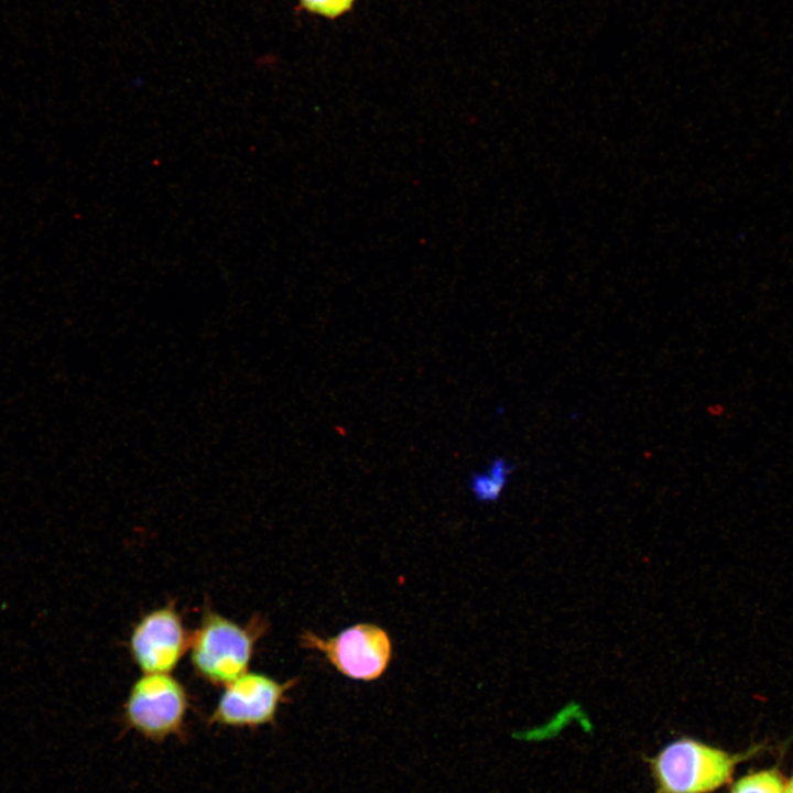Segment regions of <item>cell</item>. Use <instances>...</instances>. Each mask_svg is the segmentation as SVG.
I'll list each match as a JSON object with an SVG mask.
<instances>
[{
    "label": "cell",
    "instance_id": "1",
    "mask_svg": "<svg viewBox=\"0 0 793 793\" xmlns=\"http://www.w3.org/2000/svg\"><path fill=\"white\" fill-rule=\"evenodd\" d=\"M265 627L260 617L240 624L207 609L191 634L188 651L195 673L213 685L225 686L238 678L248 672L254 645Z\"/></svg>",
    "mask_w": 793,
    "mask_h": 793
},
{
    "label": "cell",
    "instance_id": "2",
    "mask_svg": "<svg viewBox=\"0 0 793 793\" xmlns=\"http://www.w3.org/2000/svg\"><path fill=\"white\" fill-rule=\"evenodd\" d=\"M189 698L171 673L142 674L131 686L123 705L128 728L152 741L184 735Z\"/></svg>",
    "mask_w": 793,
    "mask_h": 793
},
{
    "label": "cell",
    "instance_id": "3",
    "mask_svg": "<svg viewBox=\"0 0 793 793\" xmlns=\"http://www.w3.org/2000/svg\"><path fill=\"white\" fill-rule=\"evenodd\" d=\"M738 757L693 739L666 746L653 760L660 793H708L727 783Z\"/></svg>",
    "mask_w": 793,
    "mask_h": 793
},
{
    "label": "cell",
    "instance_id": "4",
    "mask_svg": "<svg viewBox=\"0 0 793 793\" xmlns=\"http://www.w3.org/2000/svg\"><path fill=\"white\" fill-rule=\"evenodd\" d=\"M301 642L307 649L322 652L343 675L360 681L381 676L392 652L388 633L371 623L351 626L329 639L306 631L301 636Z\"/></svg>",
    "mask_w": 793,
    "mask_h": 793
},
{
    "label": "cell",
    "instance_id": "5",
    "mask_svg": "<svg viewBox=\"0 0 793 793\" xmlns=\"http://www.w3.org/2000/svg\"><path fill=\"white\" fill-rule=\"evenodd\" d=\"M296 683L297 678L281 683L267 674L246 672L224 686L208 723L233 728L272 724L287 691Z\"/></svg>",
    "mask_w": 793,
    "mask_h": 793
},
{
    "label": "cell",
    "instance_id": "6",
    "mask_svg": "<svg viewBox=\"0 0 793 793\" xmlns=\"http://www.w3.org/2000/svg\"><path fill=\"white\" fill-rule=\"evenodd\" d=\"M191 634L174 602L144 615L133 627L129 651L143 674L171 673L188 651Z\"/></svg>",
    "mask_w": 793,
    "mask_h": 793
},
{
    "label": "cell",
    "instance_id": "7",
    "mask_svg": "<svg viewBox=\"0 0 793 793\" xmlns=\"http://www.w3.org/2000/svg\"><path fill=\"white\" fill-rule=\"evenodd\" d=\"M514 466L503 457H496L484 471L474 474L469 488L479 502H493L502 493Z\"/></svg>",
    "mask_w": 793,
    "mask_h": 793
},
{
    "label": "cell",
    "instance_id": "8",
    "mask_svg": "<svg viewBox=\"0 0 793 793\" xmlns=\"http://www.w3.org/2000/svg\"><path fill=\"white\" fill-rule=\"evenodd\" d=\"M783 780L775 770H763L738 780L731 793H784Z\"/></svg>",
    "mask_w": 793,
    "mask_h": 793
},
{
    "label": "cell",
    "instance_id": "9",
    "mask_svg": "<svg viewBox=\"0 0 793 793\" xmlns=\"http://www.w3.org/2000/svg\"><path fill=\"white\" fill-rule=\"evenodd\" d=\"M301 2L309 11L334 18L348 10L354 0H301Z\"/></svg>",
    "mask_w": 793,
    "mask_h": 793
},
{
    "label": "cell",
    "instance_id": "10",
    "mask_svg": "<svg viewBox=\"0 0 793 793\" xmlns=\"http://www.w3.org/2000/svg\"><path fill=\"white\" fill-rule=\"evenodd\" d=\"M784 793H793V778L785 784Z\"/></svg>",
    "mask_w": 793,
    "mask_h": 793
}]
</instances>
